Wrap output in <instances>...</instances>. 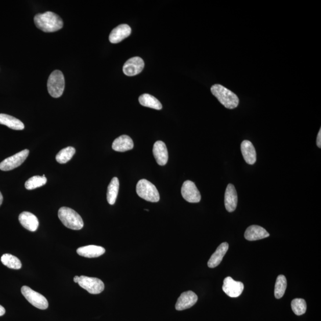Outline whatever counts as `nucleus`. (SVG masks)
<instances>
[{"mask_svg":"<svg viewBox=\"0 0 321 321\" xmlns=\"http://www.w3.org/2000/svg\"><path fill=\"white\" fill-rule=\"evenodd\" d=\"M211 91L219 102L226 108L232 110L239 106V99L238 96L225 86L215 84L212 86Z\"/></svg>","mask_w":321,"mask_h":321,"instance_id":"2","label":"nucleus"},{"mask_svg":"<svg viewBox=\"0 0 321 321\" xmlns=\"http://www.w3.org/2000/svg\"><path fill=\"white\" fill-rule=\"evenodd\" d=\"M106 250L102 246H95V245H89V246H83L78 249V255L85 258H97L105 254Z\"/></svg>","mask_w":321,"mask_h":321,"instance_id":"20","label":"nucleus"},{"mask_svg":"<svg viewBox=\"0 0 321 321\" xmlns=\"http://www.w3.org/2000/svg\"><path fill=\"white\" fill-rule=\"evenodd\" d=\"M316 144H317V146H318L319 149H320L321 147V129H320L319 130L318 136H317Z\"/></svg>","mask_w":321,"mask_h":321,"instance_id":"30","label":"nucleus"},{"mask_svg":"<svg viewBox=\"0 0 321 321\" xmlns=\"http://www.w3.org/2000/svg\"><path fill=\"white\" fill-rule=\"evenodd\" d=\"M3 196L2 195V193H1V192H0V207H1V205L3 203Z\"/></svg>","mask_w":321,"mask_h":321,"instance_id":"33","label":"nucleus"},{"mask_svg":"<svg viewBox=\"0 0 321 321\" xmlns=\"http://www.w3.org/2000/svg\"><path fill=\"white\" fill-rule=\"evenodd\" d=\"M134 144L131 137L128 135H121L115 139L112 145V149L117 152L124 153L133 149Z\"/></svg>","mask_w":321,"mask_h":321,"instance_id":"21","label":"nucleus"},{"mask_svg":"<svg viewBox=\"0 0 321 321\" xmlns=\"http://www.w3.org/2000/svg\"><path fill=\"white\" fill-rule=\"evenodd\" d=\"M153 154L158 165H165L167 163L168 153L167 146L162 141H157L154 143Z\"/></svg>","mask_w":321,"mask_h":321,"instance_id":"16","label":"nucleus"},{"mask_svg":"<svg viewBox=\"0 0 321 321\" xmlns=\"http://www.w3.org/2000/svg\"><path fill=\"white\" fill-rule=\"evenodd\" d=\"M136 192L139 197L151 203H157L160 199L156 187L145 179L140 180L137 183Z\"/></svg>","mask_w":321,"mask_h":321,"instance_id":"4","label":"nucleus"},{"mask_svg":"<svg viewBox=\"0 0 321 321\" xmlns=\"http://www.w3.org/2000/svg\"><path fill=\"white\" fill-rule=\"evenodd\" d=\"M34 22L39 30L44 32H54L63 27V21L57 14L52 12L37 14Z\"/></svg>","mask_w":321,"mask_h":321,"instance_id":"1","label":"nucleus"},{"mask_svg":"<svg viewBox=\"0 0 321 321\" xmlns=\"http://www.w3.org/2000/svg\"><path fill=\"white\" fill-rule=\"evenodd\" d=\"M269 234L263 227L257 225L249 227L244 233L245 239L249 241H255L265 239Z\"/></svg>","mask_w":321,"mask_h":321,"instance_id":"18","label":"nucleus"},{"mask_svg":"<svg viewBox=\"0 0 321 321\" xmlns=\"http://www.w3.org/2000/svg\"><path fill=\"white\" fill-rule=\"evenodd\" d=\"M76 150L75 147L72 146L67 147L66 149L60 151V152L57 154L56 161L61 164H66L74 156Z\"/></svg>","mask_w":321,"mask_h":321,"instance_id":"25","label":"nucleus"},{"mask_svg":"<svg viewBox=\"0 0 321 321\" xmlns=\"http://www.w3.org/2000/svg\"><path fill=\"white\" fill-rule=\"evenodd\" d=\"M6 310L5 308L3 307L2 305H0V316H2L5 314Z\"/></svg>","mask_w":321,"mask_h":321,"instance_id":"31","label":"nucleus"},{"mask_svg":"<svg viewBox=\"0 0 321 321\" xmlns=\"http://www.w3.org/2000/svg\"><path fill=\"white\" fill-rule=\"evenodd\" d=\"M47 180L44 175L32 177L25 183V187L28 190H34L45 185Z\"/></svg>","mask_w":321,"mask_h":321,"instance_id":"27","label":"nucleus"},{"mask_svg":"<svg viewBox=\"0 0 321 321\" xmlns=\"http://www.w3.org/2000/svg\"><path fill=\"white\" fill-rule=\"evenodd\" d=\"M291 309L295 315H304L307 309L306 301L303 299H294L291 302Z\"/></svg>","mask_w":321,"mask_h":321,"instance_id":"29","label":"nucleus"},{"mask_svg":"<svg viewBox=\"0 0 321 321\" xmlns=\"http://www.w3.org/2000/svg\"><path fill=\"white\" fill-rule=\"evenodd\" d=\"M181 193L184 199L190 203H198L201 200L200 191L195 184L190 180L183 183Z\"/></svg>","mask_w":321,"mask_h":321,"instance_id":"9","label":"nucleus"},{"mask_svg":"<svg viewBox=\"0 0 321 321\" xmlns=\"http://www.w3.org/2000/svg\"><path fill=\"white\" fill-rule=\"evenodd\" d=\"M241 151L247 164L253 165L257 161V153L253 144L250 140H244L241 142Z\"/></svg>","mask_w":321,"mask_h":321,"instance_id":"17","label":"nucleus"},{"mask_svg":"<svg viewBox=\"0 0 321 321\" xmlns=\"http://www.w3.org/2000/svg\"><path fill=\"white\" fill-rule=\"evenodd\" d=\"M145 63L143 60L139 57H132L129 59L124 64L122 71L126 75L133 77L141 73Z\"/></svg>","mask_w":321,"mask_h":321,"instance_id":"11","label":"nucleus"},{"mask_svg":"<svg viewBox=\"0 0 321 321\" xmlns=\"http://www.w3.org/2000/svg\"><path fill=\"white\" fill-rule=\"evenodd\" d=\"M1 261L3 265L9 268L19 269L21 268V263L19 259L12 255L4 254L2 257Z\"/></svg>","mask_w":321,"mask_h":321,"instance_id":"26","label":"nucleus"},{"mask_svg":"<svg viewBox=\"0 0 321 321\" xmlns=\"http://www.w3.org/2000/svg\"><path fill=\"white\" fill-rule=\"evenodd\" d=\"M0 124L16 131H21L24 128V124L19 119L6 114H0Z\"/></svg>","mask_w":321,"mask_h":321,"instance_id":"22","label":"nucleus"},{"mask_svg":"<svg viewBox=\"0 0 321 321\" xmlns=\"http://www.w3.org/2000/svg\"><path fill=\"white\" fill-rule=\"evenodd\" d=\"M198 298L197 295L192 291L184 292L179 298L176 304L177 311H183L192 307L196 304Z\"/></svg>","mask_w":321,"mask_h":321,"instance_id":"12","label":"nucleus"},{"mask_svg":"<svg viewBox=\"0 0 321 321\" xmlns=\"http://www.w3.org/2000/svg\"><path fill=\"white\" fill-rule=\"evenodd\" d=\"M58 215L63 225L68 229L79 230L84 227V221L81 215L70 208H60Z\"/></svg>","mask_w":321,"mask_h":321,"instance_id":"3","label":"nucleus"},{"mask_svg":"<svg viewBox=\"0 0 321 321\" xmlns=\"http://www.w3.org/2000/svg\"><path fill=\"white\" fill-rule=\"evenodd\" d=\"M119 189V181L117 178L111 180L108 185L107 198L108 203L110 205H114L116 201Z\"/></svg>","mask_w":321,"mask_h":321,"instance_id":"24","label":"nucleus"},{"mask_svg":"<svg viewBox=\"0 0 321 321\" xmlns=\"http://www.w3.org/2000/svg\"><path fill=\"white\" fill-rule=\"evenodd\" d=\"M47 88L50 95L53 98H60L63 95L65 79L62 72L58 70L52 72L48 78Z\"/></svg>","mask_w":321,"mask_h":321,"instance_id":"5","label":"nucleus"},{"mask_svg":"<svg viewBox=\"0 0 321 321\" xmlns=\"http://www.w3.org/2000/svg\"><path fill=\"white\" fill-rule=\"evenodd\" d=\"M19 220L21 225L30 232H34L38 228L39 221L37 216L30 212H21Z\"/></svg>","mask_w":321,"mask_h":321,"instance_id":"15","label":"nucleus"},{"mask_svg":"<svg viewBox=\"0 0 321 321\" xmlns=\"http://www.w3.org/2000/svg\"><path fill=\"white\" fill-rule=\"evenodd\" d=\"M238 196L235 187L232 184L227 185L225 196V204L226 210L229 212L236 210L237 205Z\"/></svg>","mask_w":321,"mask_h":321,"instance_id":"14","label":"nucleus"},{"mask_svg":"<svg viewBox=\"0 0 321 321\" xmlns=\"http://www.w3.org/2000/svg\"><path fill=\"white\" fill-rule=\"evenodd\" d=\"M229 244L224 242L219 245L216 250L208 262V267L213 268L216 267L221 262L224 257L229 250Z\"/></svg>","mask_w":321,"mask_h":321,"instance_id":"19","label":"nucleus"},{"mask_svg":"<svg viewBox=\"0 0 321 321\" xmlns=\"http://www.w3.org/2000/svg\"><path fill=\"white\" fill-rule=\"evenodd\" d=\"M139 102L142 106L153 108L157 110L162 109V106L161 103L153 95L144 93L140 96Z\"/></svg>","mask_w":321,"mask_h":321,"instance_id":"23","label":"nucleus"},{"mask_svg":"<svg viewBox=\"0 0 321 321\" xmlns=\"http://www.w3.org/2000/svg\"><path fill=\"white\" fill-rule=\"evenodd\" d=\"M79 279H80V277L75 276L73 279L74 282L76 283H78Z\"/></svg>","mask_w":321,"mask_h":321,"instance_id":"32","label":"nucleus"},{"mask_svg":"<svg viewBox=\"0 0 321 321\" xmlns=\"http://www.w3.org/2000/svg\"><path fill=\"white\" fill-rule=\"evenodd\" d=\"M244 284L240 281H236L232 277H226L224 280L223 290L230 298H237L242 293Z\"/></svg>","mask_w":321,"mask_h":321,"instance_id":"10","label":"nucleus"},{"mask_svg":"<svg viewBox=\"0 0 321 321\" xmlns=\"http://www.w3.org/2000/svg\"><path fill=\"white\" fill-rule=\"evenodd\" d=\"M78 284L89 293L97 294L102 293L104 290V284L102 280L97 278L82 276L79 279Z\"/></svg>","mask_w":321,"mask_h":321,"instance_id":"7","label":"nucleus"},{"mask_svg":"<svg viewBox=\"0 0 321 321\" xmlns=\"http://www.w3.org/2000/svg\"><path fill=\"white\" fill-rule=\"evenodd\" d=\"M287 288V280L283 275L278 276L274 290V295L277 299L283 298Z\"/></svg>","mask_w":321,"mask_h":321,"instance_id":"28","label":"nucleus"},{"mask_svg":"<svg viewBox=\"0 0 321 321\" xmlns=\"http://www.w3.org/2000/svg\"><path fill=\"white\" fill-rule=\"evenodd\" d=\"M21 292L27 300L35 307L42 310L48 308V302L44 295L27 286L21 287Z\"/></svg>","mask_w":321,"mask_h":321,"instance_id":"6","label":"nucleus"},{"mask_svg":"<svg viewBox=\"0 0 321 321\" xmlns=\"http://www.w3.org/2000/svg\"><path fill=\"white\" fill-rule=\"evenodd\" d=\"M132 30L128 24H122L115 28L109 36V40L113 44H117L131 34Z\"/></svg>","mask_w":321,"mask_h":321,"instance_id":"13","label":"nucleus"},{"mask_svg":"<svg viewBox=\"0 0 321 321\" xmlns=\"http://www.w3.org/2000/svg\"><path fill=\"white\" fill-rule=\"evenodd\" d=\"M30 154V151L24 150L12 157L6 158L0 163V169L7 171L12 170L22 164Z\"/></svg>","mask_w":321,"mask_h":321,"instance_id":"8","label":"nucleus"}]
</instances>
